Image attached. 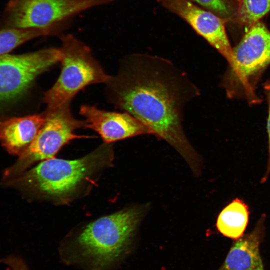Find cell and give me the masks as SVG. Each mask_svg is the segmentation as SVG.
<instances>
[{"label":"cell","mask_w":270,"mask_h":270,"mask_svg":"<svg viewBox=\"0 0 270 270\" xmlns=\"http://www.w3.org/2000/svg\"><path fill=\"white\" fill-rule=\"evenodd\" d=\"M105 84L112 104L144 123L198 172L200 156L183 122L186 104L200 95V90L186 72L164 57L134 53L121 60L117 73Z\"/></svg>","instance_id":"cell-1"},{"label":"cell","mask_w":270,"mask_h":270,"mask_svg":"<svg viewBox=\"0 0 270 270\" xmlns=\"http://www.w3.org/2000/svg\"><path fill=\"white\" fill-rule=\"evenodd\" d=\"M114 159L112 145L104 142L80 158H54L42 161L8 184L36 200L66 204L86 196Z\"/></svg>","instance_id":"cell-2"},{"label":"cell","mask_w":270,"mask_h":270,"mask_svg":"<svg viewBox=\"0 0 270 270\" xmlns=\"http://www.w3.org/2000/svg\"><path fill=\"white\" fill-rule=\"evenodd\" d=\"M142 214L141 208L132 206L101 216L76 228L66 245L92 270H105L128 250Z\"/></svg>","instance_id":"cell-3"},{"label":"cell","mask_w":270,"mask_h":270,"mask_svg":"<svg viewBox=\"0 0 270 270\" xmlns=\"http://www.w3.org/2000/svg\"><path fill=\"white\" fill-rule=\"evenodd\" d=\"M270 65V31L260 20L232 48V61L220 82L227 97L246 100L250 105L260 103L258 84Z\"/></svg>","instance_id":"cell-4"},{"label":"cell","mask_w":270,"mask_h":270,"mask_svg":"<svg viewBox=\"0 0 270 270\" xmlns=\"http://www.w3.org/2000/svg\"><path fill=\"white\" fill-rule=\"evenodd\" d=\"M114 0H10L0 28H37L60 36L78 14Z\"/></svg>","instance_id":"cell-5"},{"label":"cell","mask_w":270,"mask_h":270,"mask_svg":"<svg viewBox=\"0 0 270 270\" xmlns=\"http://www.w3.org/2000/svg\"><path fill=\"white\" fill-rule=\"evenodd\" d=\"M59 38L61 72L56 82L44 94L47 110L71 102L85 87L106 83L110 77L87 45L72 34H62Z\"/></svg>","instance_id":"cell-6"},{"label":"cell","mask_w":270,"mask_h":270,"mask_svg":"<svg viewBox=\"0 0 270 270\" xmlns=\"http://www.w3.org/2000/svg\"><path fill=\"white\" fill-rule=\"evenodd\" d=\"M70 105L68 102L53 110H46V120L36 136L16 162L4 171L3 181L6 184L36 162L55 158L60 150L72 140L90 138L74 132L80 128H86V122L73 116Z\"/></svg>","instance_id":"cell-7"},{"label":"cell","mask_w":270,"mask_h":270,"mask_svg":"<svg viewBox=\"0 0 270 270\" xmlns=\"http://www.w3.org/2000/svg\"><path fill=\"white\" fill-rule=\"evenodd\" d=\"M61 59L60 48L0 56V104L22 96L36 78Z\"/></svg>","instance_id":"cell-8"},{"label":"cell","mask_w":270,"mask_h":270,"mask_svg":"<svg viewBox=\"0 0 270 270\" xmlns=\"http://www.w3.org/2000/svg\"><path fill=\"white\" fill-rule=\"evenodd\" d=\"M164 8L188 24L215 48L229 64L232 48L226 30V20L192 0H156Z\"/></svg>","instance_id":"cell-9"},{"label":"cell","mask_w":270,"mask_h":270,"mask_svg":"<svg viewBox=\"0 0 270 270\" xmlns=\"http://www.w3.org/2000/svg\"><path fill=\"white\" fill-rule=\"evenodd\" d=\"M80 114L85 118L86 128L96 132L105 143L112 144L142 134H152L149 127L124 112H108L94 106L82 105Z\"/></svg>","instance_id":"cell-10"},{"label":"cell","mask_w":270,"mask_h":270,"mask_svg":"<svg viewBox=\"0 0 270 270\" xmlns=\"http://www.w3.org/2000/svg\"><path fill=\"white\" fill-rule=\"evenodd\" d=\"M266 217L262 214L251 232L235 240L217 270H264L260 247L264 237Z\"/></svg>","instance_id":"cell-11"},{"label":"cell","mask_w":270,"mask_h":270,"mask_svg":"<svg viewBox=\"0 0 270 270\" xmlns=\"http://www.w3.org/2000/svg\"><path fill=\"white\" fill-rule=\"evenodd\" d=\"M46 118L44 111L0 122V143L8 153L20 156L32 142Z\"/></svg>","instance_id":"cell-12"},{"label":"cell","mask_w":270,"mask_h":270,"mask_svg":"<svg viewBox=\"0 0 270 270\" xmlns=\"http://www.w3.org/2000/svg\"><path fill=\"white\" fill-rule=\"evenodd\" d=\"M250 212L246 204L236 198L218 214L216 226L224 236L236 240L244 235L248 222Z\"/></svg>","instance_id":"cell-13"},{"label":"cell","mask_w":270,"mask_h":270,"mask_svg":"<svg viewBox=\"0 0 270 270\" xmlns=\"http://www.w3.org/2000/svg\"><path fill=\"white\" fill-rule=\"evenodd\" d=\"M50 36L46 30L37 28H0V56L34 38Z\"/></svg>","instance_id":"cell-14"},{"label":"cell","mask_w":270,"mask_h":270,"mask_svg":"<svg viewBox=\"0 0 270 270\" xmlns=\"http://www.w3.org/2000/svg\"><path fill=\"white\" fill-rule=\"evenodd\" d=\"M270 10V0H240L232 20L250 26Z\"/></svg>","instance_id":"cell-15"},{"label":"cell","mask_w":270,"mask_h":270,"mask_svg":"<svg viewBox=\"0 0 270 270\" xmlns=\"http://www.w3.org/2000/svg\"><path fill=\"white\" fill-rule=\"evenodd\" d=\"M228 22L232 20L237 7L232 0H192Z\"/></svg>","instance_id":"cell-16"},{"label":"cell","mask_w":270,"mask_h":270,"mask_svg":"<svg viewBox=\"0 0 270 270\" xmlns=\"http://www.w3.org/2000/svg\"><path fill=\"white\" fill-rule=\"evenodd\" d=\"M264 93L268 104L267 132L268 136V160L266 172L262 179V182H266L270 174V80L263 84Z\"/></svg>","instance_id":"cell-17"},{"label":"cell","mask_w":270,"mask_h":270,"mask_svg":"<svg viewBox=\"0 0 270 270\" xmlns=\"http://www.w3.org/2000/svg\"><path fill=\"white\" fill-rule=\"evenodd\" d=\"M232 0L233 2L235 4V5L237 7L240 0Z\"/></svg>","instance_id":"cell-18"}]
</instances>
